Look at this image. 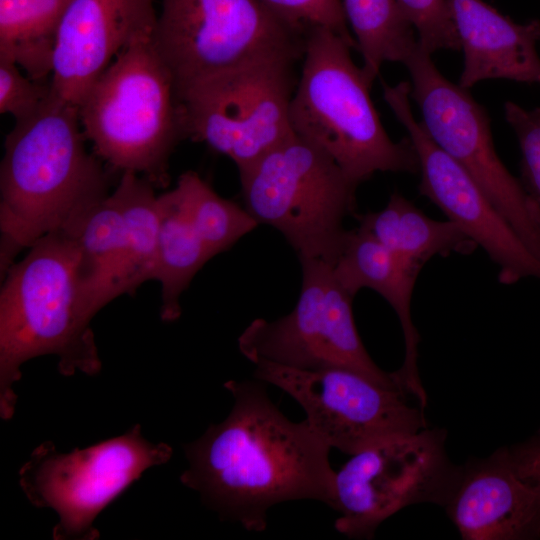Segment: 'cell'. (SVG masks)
Instances as JSON below:
<instances>
[{"instance_id":"obj_21","label":"cell","mask_w":540,"mask_h":540,"mask_svg":"<svg viewBox=\"0 0 540 540\" xmlns=\"http://www.w3.org/2000/svg\"><path fill=\"white\" fill-rule=\"evenodd\" d=\"M160 229L152 280L161 284L160 315L165 322L181 315L180 297L213 256L203 243L175 190L159 195Z\"/></svg>"},{"instance_id":"obj_26","label":"cell","mask_w":540,"mask_h":540,"mask_svg":"<svg viewBox=\"0 0 540 540\" xmlns=\"http://www.w3.org/2000/svg\"><path fill=\"white\" fill-rule=\"evenodd\" d=\"M413 26L422 49L432 54L439 50H460L448 0H397Z\"/></svg>"},{"instance_id":"obj_13","label":"cell","mask_w":540,"mask_h":540,"mask_svg":"<svg viewBox=\"0 0 540 540\" xmlns=\"http://www.w3.org/2000/svg\"><path fill=\"white\" fill-rule=\"evenodd\" d=\"M256 379L294 398L304 419L330 448L348 455L383 439L427 428L423 409L407 394L343 367L303 370L268 361L255 363Z\"/></svg>"},{"instance_id":"obj_27","label":"cell","mask_w":540,"mask_h":540,"mask_svg":"<svg viewBox=\"0 0 540 540\" xmlns=\"http://www.w3.org/2000/svg\"><path fill=\"white\" fill-rule=\"evenodd\" d=\"M504 116L521 151V183L540 216V107L525 109L508 101Z\"/></svg>"},{"instance_id":"obj_8","label":"cell","mask_w":540,"mask_h":540,"mask_svg":"<svg viewBox=\"0 0 540 540\" xmlns=\"http://www.w3.org/2000/svg\"><path fill=\"white\" fill-rule=\"evenodd\" d=\"M446 437L445 429L427 427L351 455L335 473V529L348 538L371 539L381 523L407 506L444 507L461 472L448 457Z\"/></svg>"},{"instance_id":"obj_17","label":"cell","mask_w":540,"mask_h":540,"mask_svg":"<svg viewBox=\"0 0 540 540\" xmlns=\"http://www.w3.org/2000/svg\"><path fill=\"white\" fill-rule=\"evenodd\" d=\"M448 4L464 56L461 87L488 79L540 84L539 20L516 23L483 0Z\"/></svg>"},{"instance_id":"obj_25","label":"cell","mask_w":540,"mask_h":540,"mask_svg":"<svg viewBox=\"0 0 540 540\" xmlns=\"http://www.w3.org/2000/svg\"><path fill=\"white\" fill-rule=\"evenodd\" d=\"M174 190L212 256L228 249L259 224L246 209L219 196L196 172L181 174Z\"/></svg>"},{"instance_id":"obj_5","label":"cell","mask_w":540,"mask_h":540,"mask_svg":"<svg viewBox=\"0 0 540 540\" xmlns=\"http://www.w3.org/2000/svg\"><path fill=\"white\" fill-rule=\"evenodd\" d=\"M78 110L86 139L110 168L154 187L169 184V158L185 133L174 82L153 39L122 50Z\"/></svg>"},{"instance_id":"obj_31","label":"cell","mask_w":540,"mask_h":540,"mask_svg":"<svg viewBox=\"0 0 540 540\" xmlns=\"http://www.w3.org/2000/svg\"><path fill=\"white\" fill-rule=\"evenodd\" d=\"M538 432L540 433V429L538 430Z\"/></svg>"},{"instance_id":"obj_7","label":"cell","mask_w":540,"mask_h":540,"mask_svg":"<svg viewBox=\"0 0 540 540\" xmlns=\"http://www.w3.org/2000/svg\"><path fill=\"white\" fill-rule=\"evenodd\" d=\"M304 38L259 0H161L153 44L180 102L246 63L302 57Z\"/></svg>"},{"instance_id":"obj_28","label":"cell","mask_w":540,"mask_h":540,"mask_svg":"<svg viewBox=\"0 0 540 540\" xmlns=\"http://www.w3.org/2000/svg\"><path fill=\"white\" fill-rule=\"evenodd\" d=\"M259 1L276 16L304 35L311 28L325 27L356 44L348 29L342 0Z\"/></svg>"},{"instance_id":"obj_15","label":"cell","mask_w":540,"mask_h":540,"mask_svg":"<svg viewBox=\"0 0 540 540\" xmlns=\"http://www.w3.org/2000/svg\"><path fill=\"white\" fill-rule=\"evenodd\" d=\"M157 15L153 0H71L57 31L52 92L78 107L122 50L153 39Z\"/></svg>"},{"instance_id":"obj_2","label":"cell","mask_w":540,"mask_h":540,"mask_svg":"<svg viewBox=\"0 0 540 540\" xmlns=\"http://www.w3.org/2000/svg\"><path fill=\"white\" fill-rule=\"evenodd\" d=\"M78 107L54 94L6 136L0 166V276L18 253L64 230L109 195L101 159L84 145Z\"/></svg>"},{"instance_id":"obj_1","label":"cell","mask_w":540,"mask_h":540,"mask_svg":"<svg viewBox=\"0 0 540 540\" xmlns=\"http://www.w3.org/2000/svg\"><path fill=\"white\" fill-rule=\"evenodd\" d=\"M265 382L229 380L228 416L184 445L180 476L222 519L261 532L268 510L293 500L332 506L335 473L330 446L303 420L292 422L271 401Z\"/></svg>"},{"instance_id":"obj_11","label":"cell","mask_w":540,"mask_h":540,"mask_svg":"<svg viewBox=\"0 0 540 540\" xmlns=\"http://www.w3.org/2000/svg\"><path fill=\"white\" fill-rule=\"evenodd\" d=\"M299 260L302 281L294 309L276 320H253L238 338L240 352L254 364L348 368L403 392L393 372L377 366L364 347L353 317V296L337 281L333 265L320 259Z\"/></svg>"},{"instance_id":"obj_20","label":"cell","mask_w":540,"mask_h":540,"mask_svg":"<svg viewBox=\"0 0 540 540\" xmlns=\"http://www.w3.org/2000/svg\"><path fill=\"white\" fill-rule=\"evenodd\" d=\"M61 231L73 242L79 283L88 306L96 314L114 299L113 287L125 246L123 219L112 194Z\"/></svg>"},{"instance_id":"obj_3","label":"cell","mask_w":540,"mask_h":540,"mask_svg":"<svg viewBox=\"0 0 540 540\" xmlns=\"http://www.w3.org/2000/svg\"><path fill=\"white\" fill-rule=\"evenodd\" d=\"M15 262L0 292V416L13 417L14 385L21 365L34 357L55 355L63 376L76 371L95 375L101 360L88 306L77 274L76 250L63 231L42 236Z\"/></svg>"},{"instance_id":"obj_29","label":"cell","mask_w":540,"mask_h":540,"mask_svg":"<svg viewBox=\"0 0 540 540\" xmlns=\"http://www.w3.org/2000/svg\"><path fill=\"white\" fill-rule=\"evenodd\" d=\"M51 93V86L24 76L12 61L0 58V112L16 121L33 115Z\"/></svg>"},{"instance_id":"obj_24","label":"cell","mask_w":540,"mask_h":540,"mask_svg":"<svg viewBox=\"0 0 540 540\" xmlns=\"http://www.w3.org/2000/svg\"><path fill=\"white\" fill-rule=\"evenodd\" d=\"M363 70L374 82L385 62H404L418 46L413 26L397 0H342Z\"/></svg>"},{"instance_id":"obj_9","label":"cell","mask_w":540,"mask_h":540,"mask_svg":"<svg viewBox=\"0 0 540 540\" xmlns=\"http://www.w3.org/2000/svg\"><path fill=\"white\" fill-rule=\"evenodd\" d=\"M172 448L152 443L135 424L126 433L84 449L59 452L42 442L19 470V484L32 505L58 515L54 540H95L96 517L143 472L166 463Z\"/></svg>"},{"instance_id":"obj_23","label":"cell","mask_w":540,"mask_h":540,"mask_svg":"<svg viewBox=\"0 0 540 540\" xmlns=\"http://www.w3.org/2000/svg\"><path fill=\"white\" fill-rule=\"evenodd\" d=\"M70 2L0 0V58L33 80L51 75L58 27Z\"/></svg>"},{"instance_id":"obj_22","label":"cell","mask_w":540,"mask_h":540,"mask_svg":"<svg viewBox=\"0 0 540 540\" xmlns=\"http://www.w3.org/2000/svg\"><path fill=\"white\" fill-rule=\"evenodd\" d=\"M154 186L134 172H123L111 193L124 224L125 246L113 298L133 293L152 280L160 229L159 196Z\"/></svg>"},{"instance_id":"obj_10","label":"cell","mask_w":540,"mask_h":540,"mask_svg":"<svg viewBox=\"0 0 540 540\" xmlns=\"http://www.w3.org/2000/svg\"><path fill=\"white\" fill-rule=\"evenodd\" d=\"M301 58L252 61L186 94L179 102L185 138L229 157L238 171L257 161L294 134L290 107Z\"/></svg>"},{"instance_id":"obj_18","label":"cell","mask_w":540,"mask_h":540,"mask_svg":"<svg viewBox=\"0 0 540 540\" xmlns=\"http://www.w3.org/2000/svg\"><path fill=\"white\" fill-rule=\"evenodd\" d=\"M420 271L400 259L360 225L347 231L333 265L337 281L351 296L363 288L372 289L395 311L404 336L405 357L393 375L402 390L415 397L424 409L427 393L417 364L420 336L411 316L412 294Z\"/></svg>"},{"instance_id":"obj_12","label":"cell","mask_w":540,"mask_h":540,"mask_svg":"<svg viewBox=\"0 0 540 540\" xmlns=\"http://www.w3.org/2000/svg\"><path fill=\"white\" fill-rule=\"evenodd\" d=\"M430 53L417 48L404 62L410 97L430 138L474 180L540 260V216L521 181L498 156L484 107L469 89L448 80Z\"/></svg>"},{"instance_id":"obj_30","label":"cell","mask_w":540,"mask_h":540,"mask_svg":"<svg viewBox=\"0 0 540 540\" xmlns=\"http://www.w3.org/2000/svg\"><path fill=\"white\" fill-rule=\"evenodd\" d=\"M510 462L520 479L540 488V433L507 447Z\"/></svg>"},{"instance_id":"obj_14","label":"cell","mask_w":540,"mask_h":540,"mask_svg":"<svg viewBox=\"0 0 540 540\" xmlns=\"http://www.w3.org/2000/svg\"><path fill=\"white\" fill-rule=\"evenodd\" d=\"M383 97L408 133L419 161V192L434 203L498 267V280L511 285L540 279V260L467 172L445 153L414 117L410 82L383 83Z\"/></svg>"},{"instance_id":"obj_19","label":"cell","mask_w":540,"mask_h":540,"mask_svg":"<svg viewBox=\"0 0 540 540\" xmlns=\"http://www.w3.org/2000/svg\"><path fill=\"white\" fill-rule=\"evenodd\" d=\"M359 225L404 262L421 270L435 256L469 254L476 244L452 221L435 220L402 194L386 206L359 216Z\"/></svg>"},{"instance_id":"obj_4","label":"cell","mask_w":540,"mask_h":540,"mask_svg":"<svg viewBox=\"0 0 540 540\" xmlns=\"http://www.w3.org/2000/svg\"><path fill=\"white\" fill-rule=\"evenodd\" d=\"M355 43L325 28L304 38L290 119L294 133L319 147L359 186L376 172L419 173L409 140L387 134L370 96L373 82L356 65Z\"/></svg>"},{"instance_id":"obj_16","label":"cell","mask_w":540,"mask_h":540,"mask_svg":"<svg viewBox=\"0 0 540 540\" xmlns=\"http://www.w3.org/2000/svg\"><path fill=\"white\" fill-rule=\"evenodd\" d=\"M444 509L464 540L540 539V488L519 478L507 447L461 465Z\"/></svg>"},{"instance_id":"obj_6","label":"cell","mask_w":540,"mask_h":540,"mask_svg":"<svg viewBox=\"0 0 540 540\" xmlns=\"http://www.w3.org/2000/svg\"><path fill=\"white\" fill-rule=\"evenodd\" d=\"M246 210L280 231L299 258L334 265L357 185L334 160L295 133L239 171Z\"/></svg>"}]
</instances>
